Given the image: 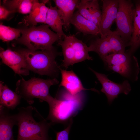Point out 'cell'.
<instances>
[{"label":"cell","instance_id":"7c38bea8","mask_svg":"<svg viewBox=\"0 0 140 140\" xmlns=\"http://www.w3.org/2000/svg\"><path fill=\"white\" fill-rule=\"evenodd\" d=\"M59 69L62 78L59 86L64 87L71 94L75 95L82 91L86 90H91L99 93V91L94 88L87 89L85 88L79 78L72 71L63 69L60 67Z\"/></svg>","mask_w":140,"mask_h":140},{"label":"cell","instance_id":"484cf974","mask_svg":"<svg viewBox=\"0 0 140 140\" xmlns=\"http://www.w3.org/2000/svg\"><path fill=\"white\" fill-rule=\"evenodd\" d=\"M15 12L13 11L10 10L3 5L0 6V19L1 20L6 19L9 15Z\"/></svg>","mask_w":140,"mask_h":140},{"label":"cell","instance_id":"30bf717a","mask_svg":"<svg viewBox=\"0 0 140 140\" xmlns=\"http://www.w3.org/2000/svg\"><path fill=\"white\" fill-rule=\"evenodd\" d=\"M0 56L3 63L7 65L18 74L27 75L30 70L25 60L18 52L1 48Z\"/></svg>","mask_w":140,"mask_h":140},{"label":"cell","instance_id":"8fae6325","mask_svg":"<svg viewBox=\"0 0 140 140\" xmlns=\"http://www.w3.org/2000/svg\"><path fill=\"white\" fill-rule=\"evenodd\" d=\"M102 16L99 27L101 36L110 30L111 26L115 21L119 5V0H102Z\"/></svg>","mask_w":140,"mask_h":140},{"label":"cell","instance_id":"8992f818","mask_svg":"<svg viewBox=\"0 0 140 140\" xmlns=\"http://www.w3.org/2000/svg\"><path fill=\"white\" fill-rule=\"evenodd\" d=\"M58 83L55 78L45 80L34 77L28 80L22 78L17 83L16 92L31 104L34 99L38 98L41 101L43 98L50 95V87Z\"/></svg>","mask_w":140,"mask_h":140},{"label":"cell","instance_id":"7a4b0ae2","mask_svg":"<svg viewBox=\"0 0 140 140\" xmlns=\"http://www.w3.org/2000/svg\"><path fill=\"white\" fill-rule=\"evenodd\" d=\"M80 93L75 95L65 93L60 99L50 95L43 98L41 101L47 102L49 107V114L46 119L50 121L51 125L69 121L82 109L83 98Z\"/></svg>","mask_w":140,"mask_h":140},{"label":"cell","instance_id":"277c9868","mask_svg":"<svg viewBox=\"0 0 140 140\" xmlns=\"http://www.w3.org/2000/svg\"><path fill=\"white\" fill-rule=\"evenodd\" d=\"M24 57L30 71L41 75H52L60 71L53 50H32L24 49L18 51Z\"/></svg>","mask_w":140,"mask_h":140},{"label":"cell","instance_id":"3957f363","mask_svg":"<svg viewBox=\"0 0 140 140\" xmlns=\"http://www.w3.org/2000/svg\"><path fill=\"white\" fill-rule=\"evenodd\" d=\"M20 29L22 35L15 40V43L23 45L31 50H53V44L60 40L46 24Z\"/></svg>","mask_w":140,"mask_h":140},{"label":"cell","instance_id":"e0dca14e","mask_svg":"<svg viewBox=\"0 0 140 140\" xmlns=\"http://www.w3.org/2000/svg\"><path fill=\"white\" fill-rule=\"evenodd\" d=\"M45 24L48 25L55 32L60 40L66 36L62 29L64 23L62 16L56 6L53 7L50 5L47 12Z\"/></svg>","mask_w":140,"mask_h":140},{"label":"cell","instance_id":"44dd1931","mask_svg":"<svg viewBox=\"0 0 140 140\" xmlns=\"http://www.w3.org/2000/svg\"><path fill=\"white\" fill-rule=\"evenodd\" d=\"M88 48L89 52L96 53L102 60L108 55L113 53L111 45L106 35L93 41Z\"/></svg>","mask_w":140,"mask_h":140},{"label":"cell","instance_id":"ba28073f","mask_svg":"<svg viewBox=\"0 0 140 140\" xmlns=\"http://www.w3.org/2000/svg\"><path fill=\"white\" fill-rule=\"evenodd\" d=\"M134 9L130 0H119V5L115 21V30L127 45L130 41L133 31Z\"/></svg>","mask_w":140,"mask_h":140},{"label":"cell","instance_id":"9a60e30c","mask_svg":"<svg viewBox=\"0 0 140 140\" xmlns=\"http://www.w3.org/2000/svg\"><path fill=\"white\" fill-rule=\"evenodd\" d=\"M45 2L40 3L35 0L32 10L28 16L24 17L23 21L27 25L36 26L38 23L45 24L49 7L45 5Z\"/></svg>","mask_w":140,"mask_h":140},{"label":"cell","instance_id":"ac0fdd59","mask_svg":"<svg viewBox=\"0 0 140 140\" xmlns=\"http://www.w3.org/2000/svg\"><path fill=\"white\" fill-rule=\"evenodd\" d=\"M53 1L61 15L64 26L67 30L71 24V21L74 11L80 0H54Z\"/></svg>","mask_w":140,"mask_h":140},{"label":"cell","instance_id":"7402d4cb","mask_svg":"<svg viewBox=\"0 0 140 140\" xmlns=\"http://www.w3.org/2000/svg\"><path fill=\"white\" fill-rule=\"evenodd\" d=\"M35 0H3V5L8 9L23 14H29Z\"/></svg>","mask_w":140,"mask_h":140},{"label":"cell","instance_id":"9c48e42d","mask_svg":"<svg viewBox=\"0 0 140 140\" xmlns=\"http://www.w3.org/2000/svg\"><path fill=\"white\" fill-rule=\"evenodd\" d=\"M89 68L101 84L102 88L101 91L106 95L109 104L120 94L123 93L128 95L131 91V87L128 80H125L121 83H117L109 79L105 74Z\"/></svg>","mask_w":140,"mask_h":140},{"label":"cell","instance_id":"52a82bcc","mask_svg":"<svg viewBox=\"0 0 140 140\" xmlns=\"http://www.w3.org/2000/svg\"><path fill=\"white\" fill-rule=\"evenodd\" d=\"M58 43L62 49L64 59L62 66L65 69L86 60H93L89 54L88 46L74 34L66 35Z\"/></svg>","mask_w":140,"mask_h":140},{"label":"cell","instance_id":"603a6c76","mask_svg":"<svg viewBox=\"0 0 140 140\" xmlns=\"http://www.w3.org/2000/svg\"><path fill=\"white\" fill-rule=\"evenodd\" d=\"M110 43L113 53H124L127 45L123 40L120 36L116 31L110 30L106 34Z\"/></svg>","mask_w":140,"mask_h":140},{"label":"cell","instance_id":"5b68a950","mask_svg":"<svg viewBox=\"0 0 140 140\" xmlns=\"http://www.w3.org/2000/svg\"><path fill=\"white\" fill-rule=\"evenodd\" d=\"M102 60L108 70L132 81L137 80L140 70L137 60L127 51L110 54Z\"/></svg>","mask_w":140,"mask_h":140},{"label":"cell","instance_id":"cb8c5ba5","mask_svg":"<svg viewBox=\"0 0 140 140\" xmlns=\"http://www.w3.org/2000/svg\"><path fill=\"white\" fill-rule=\"evenodd\" d=\"M20 29H16L0 24V38L4 42L16 40L20 37Z\"/></svg>","mask_w":140,"mask_h":140},{"label":"cell","instance_id":"d6986e66","mask_svg":"<svg viewBox=\"0 0 140 140\" xmlns=\"http://www.w3.org/2000/svg\"><path fill=\"white\" fill-rule=\"evenodd\" d=\"M21 96L0 82V104L8 109L13 110L19 104Z\"/></svg>","mask_w":140,"mask_h":140},{"label":"cell","instance_id":"d4e9b609","mask_svg":"<svg viewBox=\"0 0 140 140\" xmlns=\"http://www.w3.org/2000/svg\"><path fill=\"white\" fill-rule=\"evenodd\" d=\"M73 122L72 118L70 120L67 128L62 131L57 132L56 140H68L69 132Z\"/></svg>","mask_w":140,"mask_h":140},{"label":"cell","instance_id":"ffe728a7","mask_svg":"<svg viewBox=\"0 0 140 140\" xmlns=\"http://www.w3.org/2000/svg\"><path fill=\"white\" fill-rule=\"evenodd\" d=\"M133 31L131 40L128 44L130 48L127 52L132 55L140 45V1L137 2L134 9Z\"/></svg>","mask_w":140,"mask_h":140},{"label":"cell","instance_id":"2e32d148","mask_svg":"<svg viewBox=\"0 0 140 140\" xmlns=\"http://www.w3.org/2000/svg\"><path fill=\"white\" fill-rule=\"evenodd\" d=\"M70 23L84 35L90 34L97 36L100 34L99 29L98 26L83 16L78 11L74 13Z\"/></svg>","mask_w":140,"mask_h":140},{"label":"cell","instance_id":"6da1fadb","mask_svg":"<svg viewBox=\"0 0 140 140\" xmlns=\"http://www.w3.org/2000/svg\"><path fill=\"white\" fill-rule=\"evenodd\" d=\"M34 109L31 106L18 108L14 114L18 128L16 140H52L48 134L51 124L43 118L37 122L33 116Z\"/></svg>","mask_w":140,"mask_h":140},{"label":"cell","instance_id":"4fadbf2b","mask_svg":"<svg viewBox=\"0 0 140 140\" xmlns=\"http://www.w3.org/2000/svg\"><path fill=\"white\" fill-rule=\"evenodd\" d=\"M76 9L81 15L94 23L99 29L102 12L98 0H80Z\"/></svg>","mask_w":140,"mask_h":140},{"label":"cell","instance_id":"5bb4252c","mask_svg":"<svg viewBox=\"0 0 140 140\" xmlns=\"http://www.w3.org/2000/svg\"><path fill=\"white\" fill-rule=\"evenodd\" d=\"M17 122L14 114L9 109L0 105V140H15L13 128Z\"/></svg>","mask_w":140,"mask_h":140}]
</instances>
